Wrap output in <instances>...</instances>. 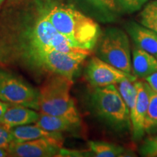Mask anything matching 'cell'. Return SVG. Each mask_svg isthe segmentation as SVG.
Listing matches in <instances>:
<instances>
[{
  "label": "cell",
  "mask_w": 157,
  "mask_h": 157,
  "mask_svg": "<svg viewBox=\"0 0 157 157\" xmlns=\"http://www.w3.org/2000/svg\"><path fill=\"white\" fill-rule=\"evenodd\" d=\"M120 10L132 13L144 7L148 0H116Z\"/></svg>",
  "instance_id": "obj_20"
},
{
  "label": "cell",
  "mask_w": 157,
  "mask_h": 157,
  "mask_svg": "<svg viewBox=\"0 0 157 157\" xmlns=\"http://www.w3.org/2000/svg\"><path fill=\"white\" fill-rule=\"evenodd\" d=\"M47 17L60 34L76 48L92 50L101 32L98 23L69 6H56L47 12Z\"/></svg>",
  "instance_id": "obj_2"
},
{
  "label": "cell",
  "mask_w": 157,
  "mask_h": 157,
  "mask_svg": "<svg viewBox=\"0 0 157 157\" xmlns=\"http://www.w3.org/2000/svg\"><path fill=\"white\" fill-rule=\"evenodd\" d=\"M12 142L13 137L11 127L0 123V148L7 149Z\"/></svg>",
  "instance_id": "obj_22"
},
{
  "label": "cell",
  "mask_w": 157,
  "mask_h": 157,
  "mask_svg": "<svg viewBox=\"0 0 157 157\" xmlns=\"http://www.w3.org/2000/svg\"><path fill=\"white\" fill-rule=\"evenodd\" d=\"M118 90L129 110V113L135 106L137 97V89L135 85V81L127 79L117 84Z\"/></svg>",
  "instance_id": "obj_17"
},
{
  "label": "cell",
  "mask_w": 157,
  "mask_h": 157,
  "mask_svg": "<svg viewBox=\"0 0 157 157\" xmlns=\"http://www.w3.org/2000/svg\"><path fill=\"white\" fill-rule=\"evenodd\" d=\"M156 1H157V0H156Z\"/></svg>",
  "instance_id": "obj_27"
},
{
  "label": "cell",
  "mask_w": 157,
  "mask_h": 157,
  "mask_svg": "<svg viewBox=\"0 0 157 157\" xmlns=\"http://www.w3.org/2000/svg\"><path fill=\"white\" fill-rule=\"evenodd\" d=\"M39 117V113L28 109V107L9 104L5 113L0 120V123H2L12 128L21 125L36 123Z\"/></svg>",
  "instance_id": "obj_11"
},
{
  "label": "cell",
  "mask_w": 157,
  "mask_h": 157,
  "mask_svg": "<svg viewBox=\"0 0 157 157\" xmlns=\"http://www.w3.org/2000/svg\"><path fill=\"white\" fill-rule=\"evenodd\" d=\"M92 156L96 157H117L124 156L125 149L120 146L103 141L88 143Z\"/></svg>",
  "instance_id": "obj_15"
},
{
  "label": "cell",
  "mask_w": 157,
  "mask_h": 157,
  "mask_svg": "<svg viewBox=\"0 0 157 157\" xmlns=\"http://www.w3.org/2000/svg\"><path fill=\"white\" fill-rule=\"evenodd\" d=\"M72 84V79L51 74L39 91L38 108L40 113L63 118L79 124V113L70 93Z\"/></svg>",
  "instance_id": "obj_3"
},
{
  "label": "cell",
  "mask_w": 157,
  "mask_h": 157,
  "mask_svg": "<svg viewBox=\"0 0 157 157\" xmlns=\"http://www.w3.org/2000/svg\"><path fill=\"white\" fill-rule=\"evenodd\" d=\"M3 1H4V0H0V5H1V4L2 3Z\"/></svg>",
  "instance_id": "obj_26"
},
{
  "label": "cell",
  "mask_w": 157,
  "mask_h": 157,
  "mask_svg": "<svg viewBox=\"0 0 157 157\" xmlns=\"http://www.w3.org/2000/svg\"><path fill=\"white\" fill-rule=\"evenodd\" d=\"M137 89V97L135 106L129 113L131 131L135 140H138L145 133L144 121L148 110L149 96L151 88L146 82L135 81Z\"/></svg>",
  "instance_id": "obj_9"
},
{
  "label": "cell",
  "mask_w": 157,
  "mask_h": 157,
  "mask_svg": "<svg viewBox=\"0 0 157 157\" xmlns=\"http://www.w3.org/2000/svg\"><path fill=\"white\" fill-rule=\"evenodd\" d=\"M62 144V138L41 137L23 142H12L7 150L11 156H55L60 153Z\"/></svg>",
  "instance_id": "obj_8"
},
{
  "label": "cell",
  "mask_w": 157,
  "mask_h": 157,
  "mask_svg": "<svg viewBox=\"0 0 157 157\" xmlns=\"http://www.w3.org/2000/svg\"><path fill=\"white\" fill-rule=\"evenodd\" d=\"M132 69L136 77L146 78L157 72V60L146 50L135 46L132 52Z\"/></svg>",
  "instance_id": "obj_12"
},
{
  "label": "cell",
  "mask_w": 157,
  "mask_h": 157,
  "mask_svg": "<svg viewBox=\"0 0 157 157\" xmlns=\"http://www.w3.org/2000/svg\"><path fill=\"white\" fill-rule=\"evenodd\" d=\"M39 92L8 72L0 70V100L39 110Z\"/></svg>",
  "instance_id": "obj_6"
},
{
  "label": "cell",
  "mask_w": 157,
  "mask_h": 157,
  "mask_svg": "<svg viewBox=\"0 0 157 157\" xmlns=\"http://www.w3.org/2000/svg\"><path fill=\"white\" fill-rule=\"evenodd\" d=\"M157 128V93L151 90L148 110L144 121L145 132Z\"/></svg>",
  "instance_id": "obj_18"
},
{
  "label": "cell",
  "mask_w": 157,
  "mask_h": 157,
  "mask_svg": "<svg viewBox=\"0 0 157 157\" xmlns=\"http://www.w3.org/2000/svg\"><path fill=\"white\" fill-rule=\"evenodd\" d=\"M35 124L48 132L60 133L72 130L78 125L63 118L42 113H39V119Z\"/></svg>",
  "instance_id": "obj_14"
},
{
  "label": "cell",
  "mask_w": 157,
  "mask_h": 157,
  "mask_svg": "<svg viewBox=\"0 0 157 157\" xmlns=\"http://www.w3.org/2000/svg\"><path fill=\"white\" fill-rule=\"evenodd\" d=\"M138 21L140 25L157 33V1L148 2L139 14Z\"/></svg>",
  "instance_id": "obj_16"
},
{
  "label": "cell",
  "mask_w": 157,
  "mask_h": 157,
  "mask_svg": "<svg viewBox=\"0 0 157 157\" xmlns=\"http://www.w3.org/2000/svg\"><path fill=\"white\" fill-rule=\"evenodd\" d=\"M93 111L118 132L131 129L129 110L114 84L96 87L91 95Z\"/></svg>",
  "instance_id": "obj_4"
},
{
  "label": "cell",
  "mask_w": 157,
  "mask_h": 157,
  "mask_svg": "<svg viewBox=\"0 0 157 157\" xmlns=\"http://www.w3.org/2000/svg\"><path fill=\"white\" fill-rule=\"evenodd\" d=\"M13 142H23L41 137H56L62 138L60 132H48L37 125H21L11 128Z\"/></svg>",
  "instance_id": "obj_13"
},
{
  "label": "cell",
  "mask_w": 157,
  "mask_h": 157,
  "mask_svg": "<svg viewBox=\"0 0 157 157\" xmlns=\"http://www.w3.org/2000/svg\"><path fill=\"white\" fill-rule=\"evenodd\" d=\"M97 56L114 67L132 74L129 36L121 29L110 28L105 31L98 42Z\"/></svg>",
  "instance_id": "obj_5"
},
{
  "label": "cell",
  "mask_w": 157,
  "mask_h": 157,
  "mask_svg": "<svg viewBox=\"0 0 157 157\" xmlns=\"http://www.w3.org/2000/svg\"><path fill=\"white\" fill-rule=\"evenodd\" d=\"M140 155L146 157L157 156V135L148 137L141 145L139 150Z\"/></svg>",
  "instance_id": "obj_21"
},
{
  "label": "cell",
  "mask_w": 157,
  "mask_h": 157,
  "mask_svg": "<svg viewBox=\"0 0 157 157\" xmlns=\"http://www.w3.org/2000/svg\"><path fill=\"white\" fill-rule=\"evenodd\" d=\"M8 105H9V103H4V101L2 102L0 101V120H1L2 117H3L4 113H5L6 110H7Z\"/></svg>",
  "instance_id": "obj_24"
},
{
  "label": "cell",
  "mask_w": 157,
  "mask_h": 157,
  "mask_svg": "<svg viewBox=\"0 0 157 157\" xmlns=\"http://www.w3.org/2000/svg\"><path fill=\"white\" fill-rule=\"evenodd\" d=\"M85 73L88 82L95 88L115 85L127 79L134 82L137 78L132 74L126 73L98 57L90 59Z\"/></svg>",
  "instance_id": "obj_7"
},
{
  "label": "cell",
  "mask_w": 157,
  "mask_h": 157,
  "mask_svg": "<svg viewBox=\"0 0 157 157\" xmlns=\"http://www.w3.org/2000/svg\"><path fill=\"white\" fill-rule=\"evenodd\" d=\"M10 154L7 149L0 148V157H5V156H9Z\"/></svg>",
  "instance_id": "obj_25"
},
{
  "label": "cell",
  "mask_w": 157,
  "mask_h": 157,
  "mask_svg": "<svg viewBox=\"0 0 157 157\" xmlns=\"http://www.w3.org/2000/svg\"><path fill=\"white\" fill-rule=\"evenodd\" d=\"M145 79L152 90L157 93V72L148 76Z\"/></svg>",
  "instance_id": "obj_23"
},
{
  "label": "cell",
  "mask_w": 157,
  "mask_h": 157,
  "mask_svg": "<svg viewBox=\"0 0 157 157\" xmlns=\"http://www.w3.org/2000/svg\"><path fill=\"white\" fill-rule=\"evenodd\" d=\"M126 29L135 46L146 50L157 60V33L136 22L128 23Z\"/></svg>",
  "instance_id": "obj_10"
},
{
  "label": "cell",
  "mask_w": 157,
  "mask_h": 157,
  "mask_svg": "<svg viewBox=\"0 0 157 157\" xmlns=\"http://www.w3.org/2000/svg\"><path fill=\"white\" fill-rule=\"evenodd\" d=\"M84 1L103 13V14H105L107 17H110V19L120 11L116 0H84Z\"/></svg>",
  "instance_id": "obj_19"
},
{
  "label": "cell",
  "mask_w": 157,
  "mask_h": 157,
  "mask_svg": "<svg viewBox=\"0 0 157 157\" xmlns=\"http://www.w3.org/2000/svg\"><path fill=\"white\" fill-rule=\"evenodd\" d=\"M51 50L86 58L91 53V50L74 47L49 21L46 13L33 26L17 36L0 39V63H21L47 71V58Z\"/></svg>",
  "instance_id": "obj_1"
}]
</instances>
